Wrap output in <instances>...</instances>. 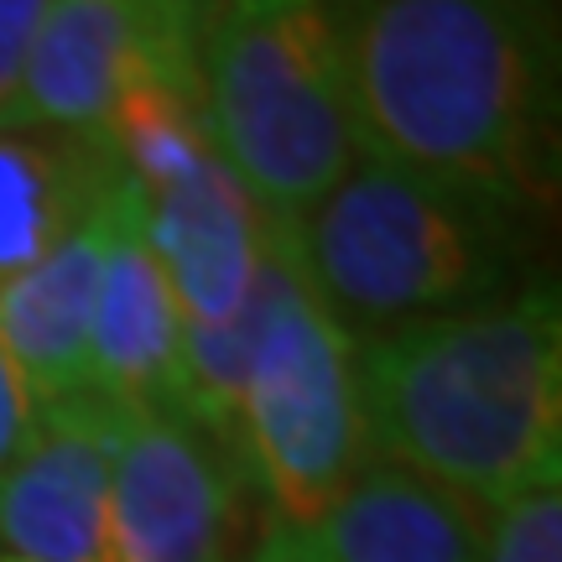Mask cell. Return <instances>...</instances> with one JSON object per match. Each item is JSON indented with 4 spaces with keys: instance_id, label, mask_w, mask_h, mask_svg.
<instances>
[{
    "instance_id": "1",
    "label": "cell",
    "mask_w": 562,
    "mask_h": 562,
    "mask_svg": "<svg viewBox=\"0 0 562 562\" xmlns=\"http://www.w3.org/2000/svg\"><path fill=\"white\" fill-rule=\"evenodd\" d=\"M364 157L505 203L552 193V21L495 0H334Z\"/></svg>"
},
{
    "instance_id": "2",
    "label": "cell",
    "mask_w": 562,
    "mask_h": 562,
    "mask_svg": "<svg viewBox=\"0 0 562 562\" xmlns=\"http://www.w3.org/2000/svg\"><path fill=\"white\" fill-rule=\"evenodd\" d=\"M370 459L469 510L562 480V313L552 286L355 344Z\"/></svg>"
},
{
    "instance_id": "3",
    "label": "cell",
    "mask_w": 562,
    "mask_h": 562,
    "mask_svg": "<svg viewBox=\"0 0 562 562\" xmlns=\"http://www.w3.org/2000/svg\"><path fill=\"white\" fill-rule=\"evenodd\" d=\"M526 209L360 157L297 224V256L355 344L501 297Z\"/></svg>"
},
{
    "instance_id": "4",
    "label": "cell",
    "mask_w": 562,
    "mask_h": 562,
    "mask_svg": "<svg viewBox=\"0 0 562 562\" xmlns=\"http://www.w3.org/2000/svg\"><path fill=\"white\" fill-rule=\"evenodd\" d=\"M199 89L214 151L266 220L297 224L364 157L334 0H214Z\"/></svg>"
},
{
    "instance_id": "5",
    "label": "cell",
    "mask_w": 562,
    "mask_h": 562,
    "mask_svg": "<svg viewBox=\"0 0 562 562\" xmlns=\"http://www.w3.org/2000/svg\"><path fill=\"white\" fill-rule=\"evenodd\" d=\"M364 459L355 339L328 318L292 235L240 391V469L261 501V542L250 558L307 542Z\"/></svg>"
},
{
    "instance_id": "6",
    "label": "cell",
    "mask_w": 562,
    "mask_h": 562,
    "mask_svg": "<svg viewBox=\"0 0 562 562\" xmlns=\"http://www.w3.org/2000/svg\"><path fill=\"white\" fill-rule=\"evenodd\" d=\"M240 459L178 402L121 406L110 469V562H245Z\"/></svg>"
},
{
    "instance_id": "7",
    "label": "cell",
    "mask_w": 562,
    "mask_h": 562,
    "mask_svg": "<svg viewBox=\"0 0 562 562\" xmlns=\"http://www.w3.org/2000/svg\"><path fill=\"white\" fill-rule=\"evenodd\" d=\"M214 0H47L21 63V125L100 136L140 63H199Z\"/></svg>"
},
{
    "instance_id": "8",
    "label": "cell",
    "mask_w": 562,
    "mask_h": 562,
    "mask_svg": "<svg viewBox=\"0 0 562 562\" xmlns=\"http://www.w3.org/2000/svg\"><path fill=\"white\" fill-rule=\"evenodd\" d=\"M121 406L94 385L42 406L0 480V547L26 562H110V469Z\"/></svg>"
},
{
    "instance_id": "9",
    "label": "cell",
    "mask_w": 562,
    "mask_h": 562,
    "mask_svg": "<svg viewBox=\"0 0 562 562\" xmlns=\"http://www.w3.org/2000/svg\"><path fill=\"white\" fill-rule=\"evenodd\" d=\"M178 360L182 307L157 250L146 245V193L131 178L115 199V220L104 240L94 334H89V385L115 406L172 402Z\"/></svg>"
},
{
    "instance_id": "10",
    "label": "cell",
    "mask_w": 562,
    "mask_h": 562,
    "mask_svg": "<svg viewBox=\"0 0 562 562\" xmlns=\"http://www.w3.org/2000/svg\"><path fill=\"white\" fill-rule=\"evenodd\" d=\"M266 214L220 151L161 193H146V245L178 292L182 328H214L250 292Z\"/></svg>"
},
{
    "instance_id": "11",
    "label": "cell",
    "mask_w": 562,
    "mask_h": 562,
    "mask_svg": "<svg viewBox=\"0 0 562 562\" xmlns=\"http://www.w3.org/2000/svg\"><path fill=\"white\" fill-rule=\"evenodd\" d=\"M121 188L100 203L94 220H83L37 266H26L21 277L0 286V339L11 349V360L21 364L37 406H53L63 396L89 391L94 297H100L104 240H110V220H115Z\"/></svg>"
},
{
    "instance_id": "12",
    "label": "cell",
    "mask_w": 562,
    "mask_h": 562,
    "mask_svg": "<svg viewBox=\"0 0 562 562\" xmlns=\"http://www.w3.org/2000/svg\"><path fill=\"white\" fill-rule=\"evenodd\" d=\"M250 562H474V510L412 469L364 459L307 542Z\"/></svg>"
},
{
    "instance_id": "13",
    "label": "cell",
    "mask_w": 562,
    "mask_h": 562,
    "mask_svg": "<svg viewBox=\"0 0 562 562\" xmlns=\"http://www.w3.org/2000/svg\"><path fill=\"white\" fill-rule=\"evenodd\" d=\"M125 178L100 136L0 125V286L94 220Z\"/></svg>"
},
{
    "instance_id": "14",
    "label": "cell",
    "mask_w": 562,
    "mask_h": 562,
    "mask_svg": "<svg viewBox=\"0 0 562 562\" xmlns=\"http://www.w3.org/2000/svg\"><path fill=\"white\" fill-rule=\"evenodd\" d=\"M562 480L474 510V562H562Z\"/></svg>"
},
{
    "instance_id": "15",
    "label": "cell",
    "mask_w": 562,
    "mask_h": 562,
    "mask_svg": "<svg viewBox=\"0 0 562 562\" xmlns=\"http://www.w3.org/2000/svg\"><path fill=\"white\" fill-rule=\"evenodd\" d=\"M47 0H0V125H21L16 115V89H21V63L32 47Z\"/></svg>"
},
{
    "instance_id": "16",
    "label": "cell",
    "mask_w": 562,
    "mask_h": 562,
    "mask_svg": "<svg viewBox=\"0 0 562 562\" xmlns=\"http://www.w3.org/2000/svg\"><path fill=\"white\" fill-rule=\"evenodd\" d=\"M37 396H32V385L21 375V364L11 360V349L0 339V480H5V469L16 463V453L26 448L32 438V427H37Z\"/></svg>"
},
{
    "instance_id": "17",
    "label": "cell",
    "mask_w": 562,
    "mask_h": 562,
    "mask_svg": "<svg viewBox=\"0 0 562 562\" xmlns=\"http://www.w3.org/2000/svg\"><path fill=\"white\" fill-rule=\"evenodd\" d=\"M495 5H510V11H526V16H547V21H552V0H495Z\"/></svg>"
},
{
    "instance_id": "18",
    "label": "cell",
    "mask_w": 562,
    "mask_h": 562,
    "mask_svg": "<svg viewBox=\"0 0 562 562\" xmlns=\"http://www.w3.org/2000/svg\"><path fill=\"white\" fill-rule=\"evenodd\" d=\"M0 562H26V558H0Z\"/></svg>"
}]
</instances>
